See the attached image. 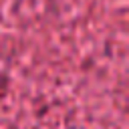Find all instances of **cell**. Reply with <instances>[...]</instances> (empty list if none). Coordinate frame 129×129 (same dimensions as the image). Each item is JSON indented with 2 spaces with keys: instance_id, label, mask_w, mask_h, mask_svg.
<instances>
[{
  "instance_id": "obj_1",
  "label": "cell",
  "mask_w": 129,
  "mask_h": 129,
  "mask_svg": "<svg viewBox=\"0 0 129 129\" xmlns=\"http://www.w3.org/2000/svg\"><path fill=\"white\" fill-rule=\"evenodd\" d=\"M4 85H6V77L0 73V87H4Z\"/></svg>"
}]
</instances>
